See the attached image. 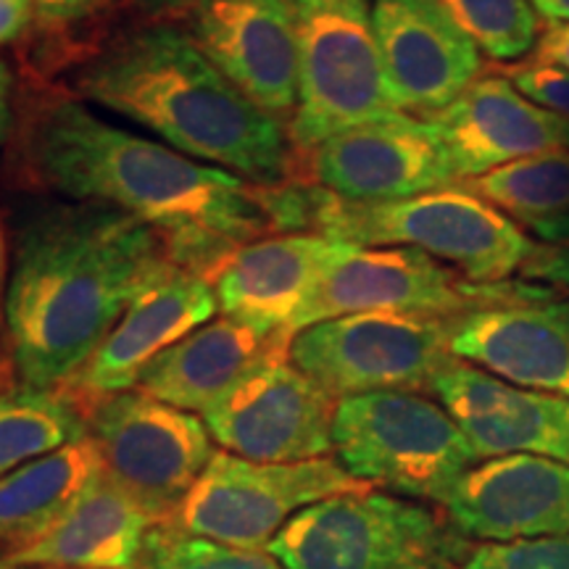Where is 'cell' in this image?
I'll return each mask as SVG.
<instances>
[{"instance_id": "obj_1", "label": "cell", "mask_w": 569, "mask_h": 569, "mask_svg": "<svg viewBox=\"0 0 569 569\" xmlns=\"http://www.w3.org/2000/svg\"><path fill=\"white\" fill-rule=\"evenodd\" d=\"M24 151L42 184L71 201L132 213L161 232L172 264L209 282L234 248L277 232V184L206 167L106 122L82 101L42 103L27 122Z\"/></svg>"}, {"instance_id": "obj_2", "label": "cell", "mask_w": 569, "mask_h": 569, "mask_svg": "<svg viewBox=\"0 0 569 569\" xmlns=\"http://www.w3.org/2000/svg\"><path fill=\"white\" fill-rule=\"evenodd\" d=\"M167 261L161 232L111 206L63 203L34 213L19 230L6 288L21 386H67Z\"/></svg>"}, {"instance_id": "obj_3", "label": "cell", "mask_w": 569, "mask_h": 569, "mask_svg": "<svg viewBox=\"0 0 569 569\" xmlns=\"http://www.w3.org/2000/svg\"><path fill=\"white\" fill-rule=\"evenodd\" d=\"M74 90L206 167L256 184L298 182V156L284 127L248 101L190 32L172 24L113 40L77 71Z\"/></svg>"}, {"instance_id": "obj_4", "label": "cell", "mask_w": 569, "mask_h": 569, "mask_svg": "<svg viewBox=\"0 0 569 569\" xmlns=\"http://www.w3.org/2000/svg\"><path fill=\"white\" fill-rule=\"evenodd\" d=\"M311 230L361 248H417L478 284L509 282L536 248L515 219L461 184L386 203L343 201L317 184Z\"/></svg>"}, {"instance_id": "obj_5", "label": "cell", "mask_w": 569, "mask_h": 569, "mask_svg": "<svg viewBox=\"0 0 569 569\" xmlns=\"http://www.w3.org/2000/svg\"><path fill=\"white\" fill-rule=\"evenodd\" d=\"M469 546L443 511L367 488L298 511L267 551L284 569H461Z\"/></svg>"}, {"instance_id": "obj_6", "label": "cell", "mask_w": 569, "mask_h": 569, "mask_svg": "<svg viewBox=\"0 0 569 569\" xmlns=\"http://www.w3.org/2000/svg\"><path fill=\"white\" fill-rule=\"evenodd\" d=\"M332 453L356 480L438 507L480 461L443 403L411 390L340 398Z\"/></svg>"}, {"instance_id": "obj_7", "label": "cell", "mask_w": 569, "mask_h": 569, "mask_svg": "<svg viewBox=\"0 0 569 569\" xmlns=\"http://www.w3.org/2000/svg\"><path fill=\"white\" fill-rule=\"evenodd\" d=\"M298 48V106L288 138L298 156L359 124L401 117L377 51L372 0H284Z\"/></svg>"}, {"instance_id": "obj_8", "label": "cell", "mask_w": 569, "mask_h": 569, "mask_svg": "<svg viewBox=\"0 0 569 569\" xmlns=\"http://www.w3.org/2000/svg\"><path fill=\"white\" fill-rule=\"evenodd\" d=\"M551 296L528 282L478 284L417 248L348 246L319 277L290 332L351 315L461 317L498 303Z\"/></svg>"}, {"instance_id": "obj_9", "label": "cell", "mask_w": 569, "mask_h": 569, "mask_svg": "<svg viewBox=\"0 0 569 569\" xmlns=\"http://www.w3.org/2000/svg\"><path fill=\"white\" fill-rule=\"evenodd\" d=\"M77 407L101 453L103 472L156 525L169 522L217 453L209 427L190 411L140 390L92 398Z\"/></svg>"}, {"instance_id": "obj_10", "label": "cell", "mask_w": 569, "mask_h": 569, "mask_svg": "<svg viewBox=\"0 0 569 569\" xmlns=\"http://www.w3.org/2000/svg\"><path fill=\"white\" fill-rule=\"evenodd\" d=\"M367 488L336 457L267 465L217 451L177 515L163 525L232 549L259 551L298 511Z\"/></svg>"}, {"instance_id": "obj_11", "label": "cell", "mask_w": 569, "mask_h": 569, "mask_svg": "<svg viewBox=\"0 0 569 569\" xmlns=\"http://www.w3.org/2000/svg\"><path fill=\"white\" fill-rule=\"evenodd\" d=\"M457 317L351 315L317 322L290 340V361L332 398L430 390L453 359Z\"/></svg>"}, {"instance_id": "obj_12", "label": "cell", "mask_w": 569, "mask_h": 569, "mask_svg": "<svg viewBox=\"0 0 569 569\" xmlns=\"http://www.w3.org/2000/svg\"><path fill=\"white\" fill-rule=\"evenodd\" d=\"M338 398L303 375L288 353L251 369L203 411L227 453L267 465H296L332 453Z\"/></svg>"}, {"instance_id": "obj_13", "label": "cell", "mask_w": 569, "mask_h": 569, "mask_svg": "<svg viewBox=\"0 0 569 569\" xmlns=\"http://www.w3.org/2000/svg\"><path fill=\"white\" fill-rule=\"evenodd\" d=\"M309 177L327 193L359 203L403 201L459 182L432 124L407 113L359 124L298 156V180Z\"/></svg>"}, {"instance_id": "obj_14", "label": "cell", "mask_w": 569, "mask_h": 569, "mask_svg": "<svg viewBox=\"0 0 569 569\" xmlns=\"http://www.w3.org/2000/svg\"><path fill=\"white\" fill-rule=\"evenodd\" d=\"M217 306V293L206 277L167 261L142 282L122 319L61 390L77 403L132 390L142 369L211 322Z\"/></svg>"}, {"instance_id": "obj_15", "label": "cell", "mask_w": 569, "mask_h": 569, "mask_svg": "<svg viewBox=\"0 0 569 569\" xmlns=\"http://www.w3.org/2000/svg\"><path fill=\"white\" fill-rule=\"evenodd\" d=\"M190 38L261 111L284 122L298 106V48L284 0H196Z\"/></svg>"}, {"instance_id": "obj_16", "label": "cell", "mask_w": 569, "mask_h": 569, "mask_svg": "<svg viewBox=\"0 0 569 569\" xmlns=\"http://www.w3.org/2000/svg\"><path fill=\"white\" fill-rule=\"evenodd\" d=\"M372 24L390 101L430 119L486 74L482 53L430 0H372Z\"/></svg>"}, {"instance_id": "obj_17", "label": "cell", "mask_w": 569, "mask_h": 569, "mask_svg": "<svg viewBox=\"0 0 569 569\" xmlns=\"http://www.w3.org/2000/svg\"><path fill=\"white\" fill-rule=\"evenodd\" d=\"M427 122L443 142L459 184L509 163L569 151V122L530 101L503 71H488Z\"/></svg>"}, {"instance_id": "obj_18", "label": "cell", "mask_w": 569, "mask_h": 569, "mask_svg": "<svg viewBox=\"0 0 569 569\" xmlns=\"http://www.w3.org/2000/svg\"><path fill=\"white\" fill-rule=\"evenodd\" d=\"M469 540L515 543L569 532V467L509 453L478 461L440 503Z\"/></svg>"}, {"instance_id": "obj_19", "label": "cell", "mask_w": 569, "mask_h": 569, "mask_svg": "<svg viewBox=\"0 0 569 569\" xmlns=\"http://www.w3.org/2000/svg\"><path fill=\"white\" fill-rule=\"evenodd\" d=\"M430 390L480 459L530 453L569 467V398L511 386L457 356Z\"/></svg>"}, {"instance_id": "obj_20", "label": "cell", "mask_w": 569, "mask_h": 569, "mask_svg": "<svg viewBox=\"0 0 569 569\" xmlns=\"http://www.w3.org/2000/svg\"><path fill=\"white\" fill-rule=\"evenodd\" d=\"M451 353L511 386L569 398V298L540 296L461 315Z\"/></svg>"}, {"instance_id": "obj_21", "label": "cell", "mask_w": 569, "mask_h": 569, "mask_svg": "<svg viewBox=\"0 0 569 569\" xmlns=\"http://www.w3.org/2000/svg\"><path fill=\"white\" fill-rule=\"evenodd\" d=\"M348 246L319 232H288L234 248L211 277L219 309L259 330L290 332L319 277Z\"/></svg>"}, {"instance_id": "obj_22", "label": "cell", "mask_w": 569, "mask_h": 569, "mask_svg": "<svg viewBox=\"0 0 569 569\" xmlns=\"http://www.w3.org/2000/svg\"><path fill=\"white\" fill-rule=\"evenodd\" d=\"M293 332L259 330L219 317L167 348L142 369L134 390L190 415H203L234 382L277 353L290 351Z\"/></svg>"}, {"instance_id": "obj_23", "label": "cell", "mask_w": 569, "mask_h": 569, "mask_svg": "<svg viewBox=\"0 0 569 569\" xmlns=\"http://www.w3.org/2000/svg\"><path fill=\"white\" fill-rule=\"evenodd\" d=\"M153 528V519L101 472L51 528L6 559L19 569H132Z\"/></svg>"}, {"instance_id": "obj_24", "label": "cell", "mask_w": 569, "mask_h": 569, "mask_svg": "<svg viewBox=\"0 0 569 569\" xmlns=\"http://www.w3.org/2000/svg\"><path fill=\"white\" fill-rule=\"evenodd\" d=\"M101 472V453L90 436L13 469L0 480V543L11 549L32 543Z\"/></svg>"}, {"instance_id": "obj_25", "label": "cell", "mask_w": 569, "mask_h": 569, "mask_svg": "<svg viewBox=\"0 0 569 569\" xmlns=\"http://www.w3.org/2000/svg\"><path fill=\"white\" fill-rule=\"evenodd\" d=\"M84 436L88 422L61 388H6L0 393V480Z\"/></svg>"}, {"instance_id": "obj_26", "label": "cell", "mask_w": 569, "mask_h": 569, "mask_svg": "<svg viewBox=\"0 0 569 569\" xmlns=\"http://www.w3.org/2000/svg\"><path fill=\"white\" fill-rule=\"evenodd\" d=\"M461 188L528 230L530 224L569 211V151L515 161L461 182Z\"/></svg>"}, {"instance_id": "obj_27", "label": "cell", "mask_w": 569, "mask_h": 569, "mask_svg": "<svg viewBox=\"0 0 569 569\" xmlns=\"http://www.w3.org/2000/svg\"><path fill=\"white\" fill-rule=\"evenodd\" d=\"M490 61H528L540 38L530 0H430Z\"/></svg>"}, {"instance_id": "obj_28", "label": "cell", "mask_w": 569, "mask_h": 569, "mask_svg": "<svg viewBox=\"0 0 569 569\" xmlns=\"http://www.w3.org/2000/svg\"><path fill=\"white\" fill-rule=\"evenodd\" d=\"M132 569H284L272 553L232 549L190 536L174 525H156Z\"/></svg>"}, {"instance_id": "obj_29", "label": "cell", "mask_w": 569, "mask_h": 569, "mask_svg": "<svg viewBox=\"0 0 569 569\" xmlns=\"http://www.w3.org/2000/svg\"><path fill=\"white\" fill-rule=\"evenodd\" d=\"M461 569H569V532L478 546Z\"/></svg>"}, {"instance_id": "obj_30", "label": "cell", "mask_w": 569, "mask_h": 569, "mask_svg": "<svg viewBox=\"0 0 569 569\" xmlns=\"http://www.w3.org/2000/svg\"><path fill=\"white\" fill-rule=\"evenodd\" d=\"M511 82L517 84L530 101L549 109L569 122V71L540 67V63H515V67L501 69Z\"/></svg>"}, {"instance_id": "obj_31", "label": "cell", "mask_w": 569, "mask_h": 569, "mask_svg": "<svg viewBox=\"0 0 569 569\" xmlns=\"http://www.w3.org/2000/svg\"><path fill=\"white\" fill-rule=\"evenodd\" d=\"M519 280L569 298V243H540L519 267Z\"/></svg>"}, {"instance_id": "obj_32", "label": "cell", "mask_w": 569, "mask_h": 569, "mask_svg": "<svg viewBox=\"0 0 569 569\" xmlns=\"http://www.w3.org/2000/svg\"><path fill=\"white\" fill-rule=\"evenodd\" d=\"M103 0H34V24L46 32H63L96 17Z\"/></svg>"}, {"instance_id": "obj_33", "label": "cell", "mask_w": 569, "mask_h": 569, "mask_svg": "<svg viewBox=\"0 0 569 569\" xmlns=\"http://www.w3.org/2000/svg\"><path fill=\"white\" fill-rule=\"evenodd\" d=\"M528 61L569 71V24H543Z\"/></svg>"}, {"instance_id": "obj_34", "label": "cell", "mask_w": 569, "mask_h": 569, "mask_svg": "<svg viewBox=\"0 0 569 569\" xmlns=\"http://www.w3.org/2000/svg\"><path fill=\"white\" fill-rule=\"evenodd\" d=\"M34 21V0H0V46L17 42Z\"/></svg>"}, {"instance_id": "obj_35", "label": "cell", "mask_w": 569, "mask_h": 569, "mask_svg": "<svg viewBox=\"0 0 569 569\" xmlns=\"http://www.w3.org/2000/svg\"><path fill=\"white\" fill-rule=\"evenodd\" d=\"M528 230L536 234L540 243H569V211L530 224Z\"/></svg>"}, {"instance_id": "obj_36", "label": "cell", "mask_w": 569, "mask_h": 569, "mask_svg": "<svg viewBox=\"0 0 569 569\" xmlns=\"http://www.w3.org/2000/svg\"><path fill=\"white\" fill-rule=\"evenodd\" d=\"M11 84L13 77L9 63L0 59V142H3L6 130H9L11 122Z\"/></svg>"}, {"instance_id": "obj_37", "label": "cell", "mask_w": 569, "mask_h": 569, "mask_svg": "<svg viewBox=\"0 0 569 569\" xmlns=\"http://www.w3.org/2000/svg\"><path fill=\"white\" fill-rule=\"evenodd\" d=\"M530 6L546 24H569V0H530Z\"/></svg>"}, {"instance_id": "obj_38", "label": "cell", "mask_w": 569, "mask_h": 569, "mask_svg": "<svg viewBox=\"0 0 569 569\" xmlns=\"http://www.w3.org/2000/svg\"><path fill=\"white\" fill-rule=\"evenodd\" d=\"M6 288H9V240L0 219V327L6 322Z\"/></svg>"}, {"instance_id": "obj_39", "label": "cell", "mask_w": 569, "mask_h": 569, "mask_svg": "<svg viewBox=\"0 0 569 569\" xmlns=\"http://www.w3.org/2000/svg\"><path fill=\"white\" fill-rule=\"evenodd\" d=\"M148 11H174V9H190L196 0H138Z\"/></svg>"}, {"instance_id": "obj_40", "label": "cell", "mask_w": 569, "mask_h": 569, "mask_svg": "<svg viewBox=\"0 0 569 569\" xmlns=\"http://www.w3.org/2000/svg\"><path fill=\"white\" fill-rule=\"evenodd\" d=\"M6 386H9V375H6V369L0 367V390H3Z\"/></svg>"}, {"instance_id": "obj_41", "label": "cell", "mask_w": 569, "mask_h": 569, "mask_svg": "<svg viewBox=\"0 0 569 569\" xmlns=\"http://www.w3.org/2000/svg\"><path fill=\"white\" fill-rule=\"evenodd\" d=\"M0 569H19V567H13L11 561L6 559V553H3V557H0Z\"/></svg>"}, {"instance_id": "obj_42", "label": "cell", "mask_w": 569, "mask_h": 569, "mask_svg": "<svg viewBox=\"0 0 569 569\" xmlns=\"http://www.w3.org/2000/svg\"><path fill=\"white\" fill-rule=\"evenodd\" d=\"M40 569H56V567H40Z\"/></svg>"}]
</instances>
